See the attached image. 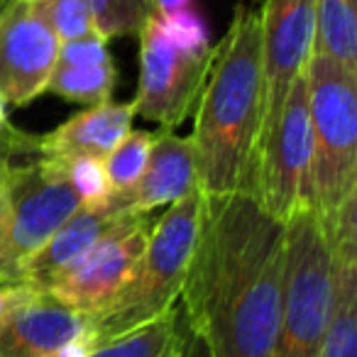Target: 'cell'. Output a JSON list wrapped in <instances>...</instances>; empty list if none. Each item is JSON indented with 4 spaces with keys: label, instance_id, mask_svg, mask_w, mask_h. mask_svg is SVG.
Masks as SVG:
<instances>
[{
    "label": "cell",
    "instance_id": "cell-9",
    "mask_svg": "<svg viewBox=\"0 0 357 357\" xmlns=\"http://www.w3.org/2000/svg\"><path fill=\"white\" fill-rule=\"evenodd\" d=\"M149 215L125 213L79 264L45 289L54 301L79 313H98L135 277L147 248Z\"/></svg>",
    "mask_w": 357,
    "mask_h": 357
},
{
    "label": "cell",
    "instance_id": "cell-11",
    "mask_svg": "<svg viewBox=\"0 0 357 357\" xmlns=\"http://www.w3.org/2000/svg\"><path fill=\"white\" fill-rule=\"evenodd\" d=\"M259 15H262L264 142L277 123L291 81L306 71L316 37V0H264Z\"/></svg>",
    "mask_w": 357,
    "mask_h": 357
},
{
    "label": "cell",
    "instance_id": "cell-16",
    "mask_svg": "<svg viewBox=\"0 0 357 357\" xmlns=\"http://www.w3.org/2000/svg\"><path fill=\"white\" fill-rule=\"evenodd\" d=\"M189 321L181 301H176L167 313L132 328L125 335L96 345L91 357H184Z\"/></svg>",
    "mask_w": 357,
    "mask_h": 357
},
{
    "label": "cell",
    "instance_id": "cell-4",
    "mask_svg": "<svg viewBox=\"0 0 357 357\" xmlns=\"http://www.w3.org/2000/svg\"><path fill=\"white\" fill-rule=\"evenodd\" d=\"M311 115V206L328 225L357 194V74L311 52L306 64Z\"/></svg>",
    "mask_w": 357,
    "mask_h": 357
},
{
    "label": "cell",
    "instance_id": "cell-31",
    "mask_svg": "<svg viewBox=\"0 0 357 357\" xmlns=\"http://www.w3.org/2000/svg\"><path fill=\"white\" fill-rule=\"evenodd\" d=\"M13 125H10V120H8V100H6V96L0 93V135L3 132H8Z\"/></svg>",
    "mask_w": 357,
    "mask_h": 357
},
{
    "label": "cell",
    "instance_id": "cell-13",
    "mask_svg": "<svg viewBox=\"0 0 357 357\" xmlns=\"http://www.w3.org/2000/svg\"><path fill=\"white\" fill-rule=\"evenodd\" d=\"M91 316L37 291L0 331V357H52L64 342L86 335Z\"/></svg>",
    "mask_w": 357,
    "mask_h": 357
},
{
    "label": "cell",
    "instance_id": "cell-15",
    "mask_svg": "<svg viewBox=\"0 0 357 357\" xmlns=\"http://www.w3.org/2000/svg\"><path fill=\"white\" fill-rule=\"evenodd\" d=\"M125 213L113 211H76L30 259L22 269V284L45 291L54 279L69 272L74 264H79L91 250L96 248L100 238L123 218Z\"/></svg>",
    "mask_w": 357,
    "mask_h": 357
},
{
    "label": "cell",
    "instance_id": "cell-5",
    "mask_svg": "<svg viewBox=\"0 0 357 357\" xmlns=\"http://www.w3.org/2000/svg\"><path fill=\"white\" fill-rule=\"evenodd\" d=\"M335 301V259L313 206L287 220V267L272 357H318Z\"/></svg>",
    "mask_w": 357,
    "mask_h": 357
},
{
    "label": "cell",
    "instance_id": "cell-8",
    "mask_svg": "<svg viewBox=\"0 0 357 357\" xmlns=\"http://www.w3.org/2000/svg\"><path fill=\"white\" fill-rule=\"evenodd\" d=\"M213 52L191 54L169 45L159 35L154 17L147 15L139 30V84L135 96V115L174 130L189 118L199 103L208 76Z\"/></svg>",
    "mask_w": 357,
    "mask_h": 357
},
{
    "label": "cell",
    "instance_id": "cell-18",
    "mask_svg": "<svg viewBox=\"0 0 357 357\" xmlns=\"http://www.w3.org/2000/svg\"><path fill=\"white\" fill-rule=\"evenodd\" d=\"M313 52L357 74V0H316Z\"/></svg>",
    "mask_w": 357,
    "mask_h": 357
},
{
    "label": "cell",
    "instance_id": "cell-19",
    "mask_svg": "<svg viewBox=\"0 0 357 357\" xmlns=\"http://www.w3.org/2000/svg\"><path fill=\"white\" fill-rule=\"evenodd\" d=\"M118 84V69L113 61L100 66H64L56 64L52 71V79L47 91H52L59 98L69 103L96 105L110 100Z\"/></svg>",
    "mask_w": 357,
    "mask_h": 357
},
{
    "label": "cell",
    "instance_id": "cell-17",
    "mask_svg": "<svg viewBox=\"0 0 357 357\" xmlns=\"http://www.w3.org/2000/svg\"><path fill=\"white\" fill-rule=\"evenodd\" d=\"M335 259V301L318 357H357V259Z\"/></svg>",
    "mask_w": 357,
    "mask_h": 357
},
{
    "label": "cell",
    "instance_id": "cell-22",
    "mask_svg": "<svg viewBox=\"0 0 357 357\" xmlns=\"http://www.w3.org/2000/svg\"><path fill=\"white\" fill-rule=\"evenodd\" d=\"M96 30L110 37H130L139 35L144 20L152 13L149 0H84Z\"/></svg>",
    "mask_w": 357,
    "mask_h": 357
},
{
    "label": "cell",
    "instance_id": "cell-29",
    "mask_svg": "<svg viewBox=\"0 0 357 357\" xmlns=\"http://www.w3.org/2000/svg\"><path fill=\"white\" fill-rule=\"evenodd\" d=\"M196 0H149V8L157 15H169V13H178V10H189L194 8Z\"/></svg>",
    "mask_w": 357,
    "mask_h": 357
},
{
    "label": "cell",
    "instance_id": "cell-30",
    "mask_svg": "<svg viewBox=\"0 0 357 357\" xmlns=\"http://www.w3.org/2000/svg\"><path fill=\"white\" fill-rule=\"evenodd\" d=\"M184 357H211L208 347H206L204 337L199 333L189 331V337H186V347H184Z\"/></svg>",
    "mask_w": 357,
    "mask_h": 357
},
{
    "label": "cell",
    "instance_id": "cell-27",
    "mask_svg": "<svg viewBox=\"0 0 357 357\" xmlns=\"http://www.w3.org/2000/svg\"><path fill=\"white\" fill-rule=\"evenodd\" d=\"M40 289L30 287V284H0V331L10 321V316L22 306V303L30 301Z\"/></svg>",
    "mask_w": 357,
    "mask_h": 357
},
{
    "label": "cell",
    "instance_id": "cell-7",
    "mask_svg": "<svg viewBox=\"0 0 357 357\" xmlns=\"http://www.w3.org/2000/svg\"><path fill=\"white\" fill-rule=\"evenodd\" d=\"M311 149L308 84L303 71L291 81L277 123L259 147L252 184V196L282 223L296 208L311 204Z\"/></svg>",
    "mask_w": 357,
    "mask_h": 357
},
{
    "label": "cell",
    "instance_id": "cell-28",
    "mask_svg": "<svg viewBox=\"0 0 357 357\" xmlns=\"http://www.w3.org/2000/svg\"><path fill=\"white\" fill-rule=\"evenodd\" d=\"M93 347H96L93 333H86V335H79V337H74V340L64 342L52 357H91Z\"/></svg>",
    "mask_w": 357,
    "mask_h": 357
},
{
    "label": "cell",
    "instance_id": "cell-2",
    "mask_svg": "<svg viewBox=\"0 0 357 357\" xmlns=\"http://www.w3.org/2000/svg\"><path fill=\"white\" fill-rule=\"evenodd\" d=\"M191 135L204 196L252 194L264 118L262 15L240 3L213 50Z\"/></svg>",
    "mask_w": 357,
    "mask_h": 357
},
{
    "label": "cell",
    "instance_id": "cell-3",
    "mask_svg": "<svg viewBox=\"0 0 357 357\" xmlns=\"http://www.w3.org/2000/svg\"><path fill=\"white\" fill-rule=\"evenodd\" d=\"M201 215L204 191L196 186L184 199L174 201L162 218L152 223L135 277L108 306L91 316L96 345L115 340L132 328L154 321L178 301L199 238Z\"/></svg>",
    "mask_w": 357,
    "mask_h": 357
},
{
    "label": "cell",
    "instance_id": "cell-23",
    "mask_svg": "<svg viewBox=\"0 0 357 357\" xmlns=\"http://www.w3.org/2000/svg\"><path fill=\"white\" fill-rule=\"evenodd\" d=\"M154 17V25H157L159 35L169 42V45L178 47V50L191 52V54H206V52H213L211 47V30L206 17L199 10L189 8V10H178L169 13V15H157V13H149Z\"/></svg>",
    "mask_w": 357,
    "mask_h": 357
},
{
    "label": "cell",
    "instance_id": "cell-6",
    "mask_svg": "<svg viewBox=\"0 0 357 357\" xmlns=\"http://www.w3.org/2000/svg\"><path fill=\"white\" fill-rule=\"evenodd\" d=\"M81 211V201L54 159L15 164L0 215V284H20L27 259Z\"/></svg>",
    "mask_w": 357,
    "mask_h": 357
},
{
    "label": "cell",
    "instance_id": "cell-25",
    "mask_svg": "<svg viewBox=\"0 0 357 357\" xmlns=\"http://www.w3.org/2000/svg\"><path fill=\"white\" fill-rule=\"evenodd\" d=\"M113 61L108 52V37L96 32V35L81 37V40L64 42L59 47V59L56 64L64 66H100Z\"/></svg>",
    "mask_w": 357,
    "mask_h": 357
},
{
    "label": "cell",
    "instance_id": "cell-1",
    "mask_svg": "<svg viewBox=\"0 0 357 357\" xmlns=\"http://www.w3.org/2000/svg\"><path fill=\"white\" fill-rule=\"evenodd\" d=\"M287 267V223L250 191L204 196L181 306L211 357H272Z\"/></svg>",
    "mask_w": 357,
    "mask_h": 357
},
{
    "label": "cell",
    "instance_id": "cell-12",
    "mask_svg": "<svg viewBox=\"0 0 357 357\" xmlns=\"http://www.w3.org/2000/svg\"><path fill=\"white\" fill-rule=\"evenodd\" d=\"M199 186L194 147L189 137H178L172 130H159L142 178L125 194L110 196L113 213L149 215L154 208L172 206Z\"/></svg>",
    "mask_w": 357,
    "mask_h": 357
},
{
    "label": "cell",
    "instance_id": "cell-21",
    "mask_svg": "<svg viewBox=\"0 0 357 357\" xmlns=\"http://www.w3.org/2000/svg\"><path fill=\"white\" fill-rule=\"evenodd\" d=\"M54 162L61 167L66 181H69L71 189L79 196L81 208L84 211L108 208L113 189H110L103 159L91 157V154H74V157H59V159H54Z\"/></svg>",
    "mask_w": 357,
    "mask_h": 357
},
{
    "label": "cell",
    "instance_id": "cell-14",
    "mask_svg": "<svg viewBox=\"0 0 357 357\" xmlns=\"http://www.w3.org/2000/svg\"><path fill=\"white\" fill-rule=\"evenodd\" d=\"M135 105L132 103H103L89 105L81 113L54 128L47 135H35L32 157H74V154H91L105 159L125 135L132 130Z\"/></svg>",
    "mask_w": 357,
    "mask_h": 357
},
{
    "label": "cell",
    "instance_id": "cell-24",
    "mask_svg": "<svg viewBox=\"0 0 357 357\" xmlns=\"http://www.w3.org/2000/svg\"><path fill=\"white\" fill-rule=\"evenodd\" d=\"M47 6H50L52 27L61 45L98 32L84 0H47Z\"/></svg>",
    "mask_w": 357,
    "mask_h": 357
},
{
    "label": "cell",
    "instance_id": "cell-10",
    "mask_svg": "<svg viewBox=\"0 0 357 357\" xmlns=\"http://www.w3.org/2000/svg\"><path fill=\"white\" fill-rule=\"evenodd\" d=\"M59 47L47 0H6L0 8V93L8 103L22 108L45 93Z\"/></svg>",
    "mask_w": 357,
    "mask_h": 357
},
{
    "label": "cell",
    "instance_id": "cell-20",
    "mask_svg": "<svg viewBox=\"0 0 357 357\" xmlns=\"http://www.w3.org/2000/svg\"><path fill=\"white\" fill-rule=\"evenodd\" d=\"M157 137H159V132H149V130H130V132L123 137V142L103 159L113 196L130 191L139 178H142Z\"/></svg>",
    "mask_w": 357,
    "mask_h": 357
},
{
    "label": "cell",
    "instance_id": "cell-26",
    "mask_svg": "<svg viewBox=\"0 0 357 357\" xmlns=\"http://www.w3.org/2000/svg\"><path fill=\"white\" fill-rule=\"evenodd\" d=\"M32 142H35V135L20 132L15 128L0 135V215H3V208H6L13 162H15V157H32Z\"/></svg>",
    "mask_w": 357,
    "mask_h": 357
}]
</instances>
